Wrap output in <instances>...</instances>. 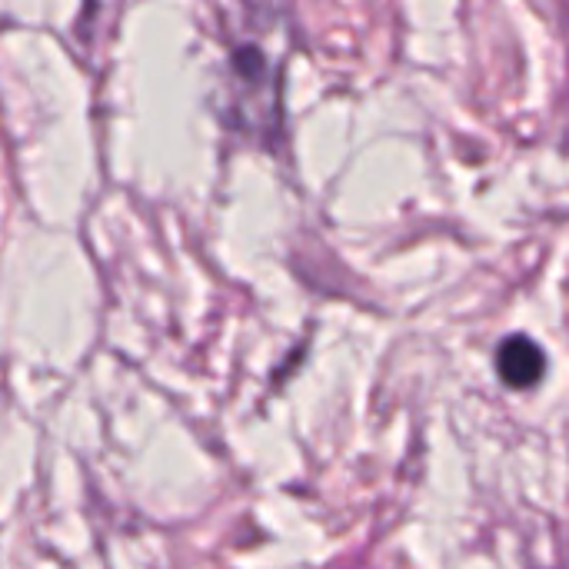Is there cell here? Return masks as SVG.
Returning a JSON list of instances; mask_svg holds the SVG:
<instances>
[{"mask_svg":"<svg viewBox=\"0 0 569 569\" xmlns=\"http://www.w3.org/2000/svg\"><path fill=\"white\" fill-rule=\"evenodd\" d=\"M497 370H500L507 387L527 390V387H537L543 380L547 357H543V350L530 337H510L500 347V353H497Z\"/></svg>","mask_w":569,"mask_h":569,"instance_id":"1","label":"cell"}]
</instances>
